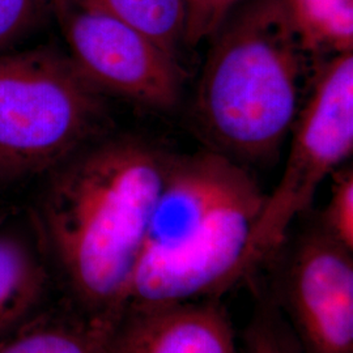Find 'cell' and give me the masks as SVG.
<instances>
[{
	"label": "cell",
	"mask_w": 353,
	"mask_h": 353,
	"mask_svg": "<svg viewBox=\"0 0 353 353\" xmlns=\"http://www.w3.org/2000/svg\"><path fill=\"white\" fill-rule=\"evenodd\" d=\"M110 13L176 58L183 45L185 0H83Z\"/></svg>",
	"instance_id": "cell-11"
},
{
	"label": "cell",
	"mask_w": 353,
	"mask_h": 353,
	"mask_svg": "<svg viewBox=\"0 0 353 353\" xmlns=\"http://www.w3.org/2000/svg\"><path fill=\"white\" fill-rule=\"evenodd\" d=\"M290 134L284 172L278 186L265 194L252 232L248 279L276 254L322 182L352 154L353 52L322 67Z\"/></svg>",
	"instance_id": "cell-5"
},
{
	"label": "cell",
	"mask_w": 353,
	"mask_h": 353,
	"mask_svg": "<svg viewBox=\"0 0 353 353\" xmlns=\"http://www.w3.org/2000/svg\"><path fill=\"white\" fill-rule=\"evenodd\" d=\"M325 64L305 50L281 0H252L228 16L192 108L211 151L239 164L278 151Z\"/></svg>",
	"instance_id": "cell-3"
},
{
	"label": "cell",
	"mask_w": 353,
	"mask_h": 353,
	"mask_svg": "<svg viewBox=\"0 0 353 353\" xmlns=\"http://www.w3.org/2000/svg\"><path fill=\"white\" fill-rule=\"evenodd\" d=\"M105 121L103 93L67 52H0V176L54 169Z\"/></svg>",
	"instance_id": "cell-4"
},
{
	"label": "cell",
	"mask_w": 353,
	"mask_h": 353,
	"mask_svg": "<svg viewBox=\"0 0 353 353\" xmlns=\"http://www.w3.org/2000/svg\"><path fill=\"white\" fill-rule=\"evenodd\" d=\"M271 259L265 288L303 353H353V250L316 221Z\"/></svg>",
	"instance_id": "cell-6"
},
{
	"label": "cell",
	"mask_w": 353,
	"mask_h": 353,
	"mask_svg": "<svg viewBox=\"0 0 353 353\" xmlns=\"http://www.w3.org/2000/svg\"><path fill=\"white\" fill-rule=\"evenodd\" d=\"M105 331L75 313L0 341V353H102Z\"/></svg>",
	"instance_id": "cell-12"
},
{
	"label": "cell",
	"mask_w": 353,
	"mask_h": 353,
	"mask_svg": "<svg viewBox=\"0 0 353 353\" xmlns=\"http://www.w3.org/2000/svg\"><path fill=\"white\" fill-rule=\"evenodd\" d=\"M102 353H237L219 299L126 303L105 331Z\"/></svg>",
	"instance_id": "cell-8"
},
{
	"label": "cell",
	"mask_w": 353,
	"mask_h": 353,
	"mask_svg": "<svg viewBox=\"0 0 353 353\" xmlns=\"http://www.w3.org/2000/svg\"><path fill=\"white\" fill-rule=\"evenodd\" d=\"M258 290L256 303L243 332L245 353H303L268 290L265 285Z\"/></svg>",
	"instance_id": "cell-13"
},
{
	"label": "cell",
	"mask_w": 353,
	"mask_h": 353,
	"mask_svg": "<svg viewBox=\"0 0 353 353\" xmlns=\"http://www.w3.org/2000/svg\"><path fill=\"white\" fill-rule=\"evenodd\" d=\"M67 55L103 94L169 110L179 101L182 72L176 58L138 29L83 0H51Z\"/></svg>",
	"instance_id": "cell-7"
},
{
	"label": "cell",
	"mask_w": 353,
	"mask_h": 353,
	"mask_svg": "<svg viewBox=\"0 0 353 353\" xmlns=\"http://www.w3.org/2000/svg\"><path fill=\"white\" fill-rule=\"evenodd\" d=\"M265 199L243 166L217 152L170 157L125 305L219 299L248 279Z\"/></svg>",
	"instance_id": "cell-2"
},
{
	"label": "cell",
	"mask_w": 353,
	"mask_h": 353,
	"mask_svg": "<svg viewBox=\"0 0 353 353\" xmlns=\"http://www.w3.org/2000/svg\"><path fill=\"white\" fill-rule=\"evenodd\" d=\"M45 283V268L26 243L0 236V334L37 303Z\"/></svg>",
	"instance_id": "cell-10"
},
{
	"label": "cell",
	"mask_w": 353,
	"mask_h": 353,
	"mask_svg": "<svg viewBox=\"0 0 353 353\" xmlns=\"http://www.w3.org/2000/svg\"><path fill=\"white\" fill-rule=\"evenodd\" d=\"M318 221L331 237L353 250L352 168L334 173L331 196Z\"/></svg>",
	"instance_id": "cell-14"
},
{
	"label": "cell",
	"mask_w": 353,
	"mask_h": 353,
	"mask_svg": "<svg viewBox=\"0 0 353 353\" xmlns=\"http://www.w3.org/2000/svg\"><path fill=\"white\" fill-rule=\"evenodd\" d=\"M169 156L143 140L85 145L52 169L39 225L76 314L106 328L122 310Z\"/></svg>",
	"instance_id": "cell-1"
},
{
	"label": "cell",
	"mask_w": 353,
	"mask_h": 353,
	"mask_svg": "<svg viewBox=\"0 0 353 353\" xmlns=\"http://www.w3.org/2000/svg\"><path fill=\"white\" fill-rule=\"evenodd\" d=\"M240 0H185L183 45L196 48L214 37Z\"/></svg>",
	"instance_id": "cell-15"
},
{
	"label": "cell",
	"mask_w": 353,
	"mask_h": 353,
	"mask_svg": "<svg viewBox=\"0 0 353 353\" xmlns=\"http://www.w3.org/2000/svg\"><path fill=\"white\" fill-rule=\"evenodd\" d=\"M301 43L321 63L353 52V0H281Z\"/></svg>",
	"instance_id": "cell-9"
},
{
	"label": "cell",
	"mask_w": 353,
	"mask_h": 353,
	"mask_svg": "<svg viewBox=\"0 0 353 353\" xmlns=\"http://www.w3.org/2000/svg\"><path fill=\"white\" fill-rule=\"evenodd\" d=\"M51 0H0V52L26 34Z\"/></svg>",
	"instance_id": "cell-16"
}]
</instances>
